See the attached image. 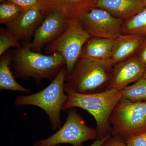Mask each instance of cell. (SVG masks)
I'll return each instance as SVG.
<instances>
[{"mask_svg":"<svg viewBox=\"0 0 146 146\" xmlns=\"http://www.w3.org/2000/svg\"><path fill=\"white\" fill-rule=\"evenodd\" d=\"M65 65L59 53L47 55L35 52L28 42L13 51L10 67L14 77L25 81L33 78L38 85L45 79L52 81Z\"/></svg>","mask_w":146,"mask_h":146,"instance_id":"1","label":"cell"},{"mask_svg":"<svg viewBox=\"0 0 146 146\" xmlns=\"http://www.w3.org/2000/svg\"><path fill=\"white\" fill-rule=\"evenodd\" d=\"M114 67L110 59L80 58L72 72L66 76L64 91L84 94L104 91L112 79Z\"/></svg>","mask_w":146,"mask_h":146,"instance_id":"2","label":"cell"},{"mask_svg":"<svg viewBox=\"0 0 146 146\" xmlns=\"http://www.w3.org/2000/svg\"><path fill=\"white\" fill-rule=\"evenodd\" d=\"M68 99L63 110L72 108H79L87 111L95 118L96 123L98 139L111 135L110 118L115 106L122 98L121 90L107 89L99 93L80 94L71 91H65Z\"/></svg>","mask_w":146,"mask_h":146,"instance_id":"3","label":"cell"},{"mask_svg":"<svg viewBox=\"0 0 146 146\" xmlns=\"http://www.w3.org/2000/svg\"><path fill=\"white\" fill-rule=\"evenodd\" d=\"M66 76L65 65L47 87L36 94L18 96L14 101V105L17 107L34 106L39 108L48 116L53 129H60L62 125L60 112L69 98L64 91Z\"/></svg>","mask_w":146,"mask_h":146,"instance_id":"4","label":"cell"},{"mask_svg":"<svg viewBox=\"0 0 146 146\" xmlns=\"http://www.w3.org/2000/svg\"><path fill=\"white\" fill-rule=\"evenodd\" d=\"M111 135L126 141L146 131V102H133L122 98L112 112Z\"/></svg>","mask_w":146,"mask_h":146,"instance_id":"5","label":"cell"},{"mask_svg":"<svg viewBox=\"0 0 146 146\" xmlns=\"http://www.w3.org/2000/svg\"><path fill=\"white\" fill-rule=\"evenodd\" d=\"M67 112L64 125L50 137L34 142L33 146H55L61 144L83 146L86 141L98 139L96 129L87 125L75 108L68 109Z\"/></svg>","mask_w":146,"mask_h":146,"instance_id":"6","label":"cell"},{"mask_svg":"<svg viewBox=\"0 0 146 146\" xmlns=\"http://www.w3.org/2000/svg\"><path fill=\"white\" fill-rule=\"evenodd\" d=\"M90 37L82 26L80 20L71 21L65 31L45 47V53H60L65 60L67 76L69 75L80 58L82 48Z\"/></svg>","mask_w":146,"mask_h":146,"instance_id":"7","label":"cell"},{"mask_svg":"<svg viewBox=\"0 0 146 146\" xmlns=\"http://www.w3.org/2000/svg\"><path fill=\"white\" fill-rule=\"evenodd\" d=\"M80 21L90 37L115 40L122 34L123 20L102 9L91 8L84 13Z\"/></svg>","mask_w":146,"mask_h":146,"instance_id":"8","label":"cell"},{"mask_svg":"<svg viewBox=\"0 0 146 146\" xmlns=\"http://www.w3.org/2000/svg\"><path fill=\"white\" fill-rule=\"evenodd\" d=\"M70 22L56 11L50 13L44 18L36 31L32 42L31 49L40 52L47 45L57 39L65 31Z\"/></svg>","mask_w":146,"mask_h":146,"instance_id":"9","label":"cell"},{"mask_svg":"<svg viewBox=\"0 0 146 146\" xmlns=\"http://www.w3.org/2000/svg\"><path fill=\"white\" fill-rule=\"evenodd\" d=\"M146 66L136 55L114 65L112 78L108 89L122 90L143 77Z\"/></svg>","mask_w":146,"mask_h":146,"instance_id":"10","label":"cell"},{"mask_svg":"<svg viewBox=\"0 0 146 146\" xmlns=\"http://www.w3.org/2000/svg\"><path fill=\"white\" fill-rule=\"evenodd\" d=\"M42 8L35 7L24 11L15 21L7 25V28L18 42L29 41L34 36L43 21Z\"/></svg>","mask_w":146,"mask_h":146,"instance_id":"11","label":"cell"},{"mask_svg":"<svg viewBox=\"0 0 146 146\" xmlns=\"http://www.w3.org/2000/svg\"><path fill=\"white\" fill-rule=\"evenodd\" d=\"M96 6L125 21L144 9L146 4L143 0H98Z\"/></svg>","mask_w":146,"mask_h":146,"instance_id":"12","label":"cell"},{"mask_svg":"<svg viewBox=\"0 0 146 146\" xmlns=\"http://www.w3.org/2000/svg\"><path fill=\"white\" fill-rule=\"evenodd\" d=\"M146 37L121 34L115 40L110 59L114 65L136 54Z\"/></svg>","mask_w":146,"mask_h":146,"instance_id":"13","label":"cell"},{"mask_svg":"<svg viewBox=\"0 0 146 146\" xmlns=\"http://www.w3.org/2000/svg\"><path fill=\"white\" fill-rule=\"evenodd\" d=\"M115 40L91 37L84 45L80 58L89 57L100 60H108L111 58Z\"/></svg>","mask_w":146,"mask_h":146,"instance_id":"14","label":"cell"},{"mask_svg":"<svg viewBox=\"0 0 146 146\" xmlns=\"http://www.w3.org/2000/svg\"><path fill=\"white\" fill-rule=\"evenodd\" d=\"M86 1L87 0H42L45 6L53 9L70 22L81 20L86 12L82 4L89 10L85 5Z\"/></svg>","mask_w":146,"mask_h":146,"instance_id":"15","label":"cell"},{"mask_svg":"<svg viewBox=\"0 0 146 146\" xmlns=\"http://www.w3.org/2000/svg\"><path fill=\"white\" fill-rule=\"evenodd\" d=\"M0 59V89L13 91H20L25 94L30 93L29 89L21 86L16 81L10 65L11 54L5 52Z\"/></svg>","mask_w":146,"mask_h":146,"instance_id":"16","label":"cell"},{"mask_svg":"<svg viewBox=\"0 0 146 146\" xmlns=\"http://www.w3.org/2000/svg\"><path fill=\"white\" fill-rule=\"evenodd\" d=\"M122 34L146 37V7L133 17L124 21Z\"/></svg>","mask_w":146,"mask_h":146,"instance_id":"17","label":"cell"},{"mask_svg":"<svg viewBox=\"0 0 146 146\" xmlns=\"http://www.w3.org/2000/svg\"><path fill=\"white\" fill-rule=\"evenodd\" d=\"M121 92L122 98L133 102H146V79L142 78Z\"/></svg>","mask_w":146,"mask_h":146,"instance_id":"18","label":"cell"},{"mask_svg":"<svg viewBox=\"0 0 146 146\" xmlns=\"http://www.w3.org/2000/svg\"><path fill=\"white\" fill-rule=\"evenodd\" d=\"M20 7L9 1L0 6V23L7 24L15 21L24 11Z\"/></svg>","mask_w":146,"mask_h":146,"instance_id":"19","label":"cell"},{"mask_svg":"<svg viewBox=\"0 0 146 146\" xmlns=\"http://www.w3.org/2000/svg\"><path fill=\"white\" fill-rule=\"evenodd\" d=\"M21 46L14 35L7 29L0 30V56H1L9 48L11 47L16 48Z\"/></svg>","mask_w":146,"mask_h":146,"instance_id":"20","label":"cell"},{"mask_svg":"<svg viewBox=\"0 0 146 146\" xmlns=\"http://www.w3.org/2000/svg\"><path fill=\"white\" fill-rule=\"evenodd\" d=\"M127 146H146V131L125 141Z\"/></svg>","mask_w":146,"mask_h":146,"instance_id":"21","label":"cell"},{"mask_svg":"<svg viewBox=\"0 0 146 146\" xmlns=\"http://www.w3.org/2000/svg\"><path fill=\"white\" fill-rule=\"evenodd\" d=\"M15 4L24 10L33 8L35 7H39L42 8V5H39L37 0H8Z\"/></svg>","mask_w":146,"mask_h":146,"instance_id":"22","label":"cell"},{"mask_svg":"<svg viewBox=\"0 0 146 146\" xmlns=\"http://www.w3.org/2000/svg\"><path fill=\"white\" fill-rule=\"evenodd\" d=\"M103 146H127L125 141L116 136H112L106 142Z\"/></svg>","mask_w":146,"mask_h":146,"instance_id":"23","label":"cell"},{"mask_svg":"<svg viewBox=\"0 0 146 146\" xmlns=\"http://www.w3.org/2000/svg\"><path fill=\"white\" fill-rule=\"evenodd\" d=\"M135 54L141 62L146 66V37L138 51Z\"/></svg>","mask_w":146,"mask_h":146,"instance_id":"24","label":"cell"},{"mask_svg":"<svg viewBox=\"0 0 146 146\" xmlns=\"http://www.w3.org/2000/svg\"><path fill=\"white\" fill-rule=\"evenodd\" d=\"M111 136V135H109L108 136L104 137V138H102L101 139H97L94 141V143L91 144L89 146H103L106 143L108 139ZM55 146H61L60 145H57Z\"/></svg>","mask_w":146,"mask_h":146,"instance_id":"25","label":"cell"},{"mask_svg":"<svg viewBox=\"0 0 146 146\" xmlns=\"http://www.w3.org/2000/svg\"><path fill=\"white\" fill-rule=\"evenodd\" d=\"M143 78L146 79V71H145V74H144Z\"/></svg>","mask_w":146,"mask_h":146,"instance_id":"26","label":"cell"},{"mask_svg":"<svg viewBox=\"0 0 146 146\" xmlns=\"http://www.w3.org/2000/svg\"><path fill=\"white\" fill-rule=\"evenodd\" d=\"M143 1H145V3L146 4V0H143Z\"/></svg>","mask_w":146,"mask_h":146,"instance_id":"27","label":"cell"},{"mask_svg":"<svg viewBox=\"0 0 146 146\" xmlns=\"http://www.w3.org/2000/svg\"><path fill=\"white\" fill-rule=\"evenodd\" d=\"M5 1V0H1V1Z\"/></svg>","mask_w":146,"mask_h":146,"instance_id":"28","label":"cell"}]
</instances>
